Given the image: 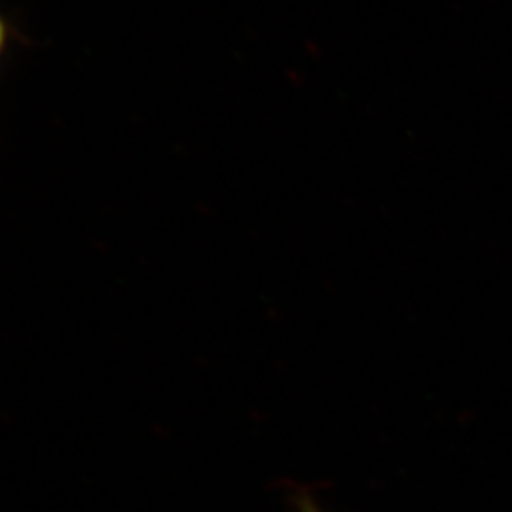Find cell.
<instances>
[{
    "label": "cell",
    "instance_id": "6da1fadb",
    "mask_svg": "<svg viewBox=\"0 0 512 512\" xmlns=\"http://www.w3.org/2000/svg\"><path fill=\"white\" fill-rule=\"evenodd\" d=\"M296 512H323L317 505H315V501L311 499L310 495H300L298 497V501H296Z\"/></svg>",
    "mask_w": 512,
    "mask_h": 512
},
{
    "label": "cell",
    "instance_id": "7a4b0ae2",
    "mask_svg": "<svg viewBox=\"0 0 512 512\" xmlns=\"http://www.w3.org/2000/svg\"><path fill=\"white\" fill-rule=\"evenodd\" d=\"M6 42H8V27H6V21H4V18L0 16V57L4 54Z\"/></svg>",
    "mask_w": 512,
    "mask_h": 512
}]
</instances>
